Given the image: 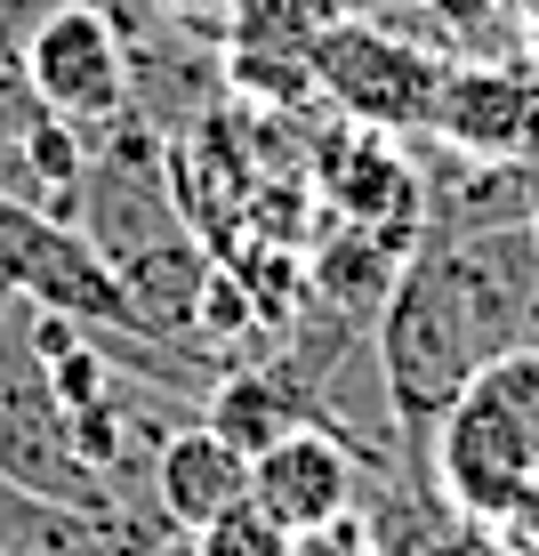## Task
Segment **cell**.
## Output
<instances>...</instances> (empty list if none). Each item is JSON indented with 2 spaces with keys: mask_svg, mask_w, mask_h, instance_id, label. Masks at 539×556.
I'll return each mask as SVG.
<instances>
[{
  "mask_svg": "<svg viewBox=\"0 0 539 556\" xmlns=\"http://www.w3.org/2000/svg\"><path fill=\"white\" fill-rule=\"evenodd\" d=\"M524 226H531V251H539V162H531V194H524Z\"/></svg>",
  "mask_w": 539,
  "mask_h": 556,
  "instance_id": "obj_15",
  "label": "cell"
},
{
  "mask_svg": "<svg viewBox=\"0 0 539 556\" xmlns=\"http://www.w3.org/2000/svg\"><path fill=\"white\" fill-rule=\"evenodd\" d=\"M491 532H499V541H508L515 556H539V476H531V492H524V501H515L508 516H499Z\"/></svg>",
  "mask_w": 539,
  "mask_h": 556,
  "instance_id": "obj_13",
  "label": "cell"
},
{
  "mask_svg": "<svg viewBox=\"0 0 539 556\" xmlns=\"http://www.w3.org/2000/svg\"><path fill=\"white\" fill-rule=\"evenodd\" d=\"M185 556H291V532L242 501V508L209 516L202 532H185Z\"/></svg>",
  "mask_w": 539,
  "mask_h": 556,
  "instance_id": "obj_11",
  "label": "cell"
},
{
  "mask_svg": "<svg viewBox=\"0 0 539 556\" xmlns=\"http://www.w3.org/2000/svg\"><path fill=\"white\" fill-rule=\"evenodd\" d=\"M355 484H362V459L346 452L331 428H291L249 459V508L274 516L291 541L355 516Z\"/></svg>",
  "mask_w": 539,
  "mask_h": 556,
  "instance_id": "obj_7",
  "label": "cell"
},
{
  "mask_svg": "<svg viewBox=\"0 0 539 556\" xmlns=\"http://www.w3.org/2000/svg\"><path fill=\"white\" fill-rule=\"evenodd\" d=\"M185 532L153 501L138 508H65L41 492L0 484V556H162Z\"/></svg>",
  "mask_w": 539,
  "mask_h": 556,
  "instance_id": "obj_6",
  "label": "cell"
},
{
  "mask_svg": "<svg viewBox=\"0 0 539 556\" xmlns=\"http://www.w3.org/2000/svg\"><path fill=\"white\" fill-rule=\"evenodd\" d=\"M145 492H153V508H162L178 532H202L209 516L249 501V459L226 444V435H209L202 419H185V428L162 444V459H153Z\"/></svg>",
  "mask_w": 539,
  "mask_h": 556,
  "instance_id": "obj_10",
  "label": "cell"
},
{
  "mask_svg": "<svg viewBox=\"0 0 539 556\" xmlns=\"http://www.w3.org/2000/svg\"><path fill=\"white\" fill-rule=\"evenodd\" d=\"M202 428L226 435L242 459H258L274 435L315 428V395H306V379L291 371V355L282 363H226L218 388L202 395Z\"/></svg>",
  "mask_w": 539,
  "mask_h": 556,
  "instance_id": "obj_9",
  "label": "cell"
},
{
  "mask_svg": "<svg viewBox=\"0 0 539 556\" xmlns=\"http://www.w3.org/2000/svg\"><path fill=\"white\" fill-rule=\"evenodd\" d=\"M427 484L459 525H499L539 476V355H499L427 435Z\"/></svg>",
  "mask_w": 539,
  "mask_h": 556,
  "instance_id": "obj_1",
  "label": "cell"
},
{
  "mask_svg": "<svg viewBox=\"0 0 539 556\" xmlns=\"http://www.w3.org/2000/svg\"><path fill=\"white\" fill-rule=\"evenodd\" d=\"M442 89V56L395 41L371 16H338L315 41V98H331L362 129H427Z\"/></svg>",
  "mask_w": 539,
  "mask_h": 556,
  "instance_id": "obj_5",
  "label": "cell"
},
{
  "mask_svg": "<svg viewBox=\"0 0 539 556\" xmlns=\"http://www.w3.org/2000/svg\"><path fill=\"white\" fill-rule=\"evenodd\" d=\"M291 556H387V548L362 532V516H338V525H322V532H298Z\"/></svg>",
  "mask_w": 539,
  "mask_h": 556,
  "instance_id": "obj_12",
  "label": "cell"
},
{
  "mask_svg": "<svg viewBox=\"0 0 539 556\" xmlns=\"http://www.w3.org/2000/svg\"><path fill=\"white\" fill-rule=\"evenodd\" d=\"M524 162H539V56H524Z\"/></svg>",
  "mask_w": 539,
  "mask_h": 556,
  "instance_id": "obj_14",
  "label": "cell"
},
{
  "mask_svg": "<svg viewBox=\"0 0 539 556\" xmlns=\"http://www.w3.org/2000/svg\"><path fill=\"white\" fill-rule=\"evenodd\" d=\"M508 9H515V16H524V0H508Z\"/></svg>",
  "mask_w": 539,
  "mask_h": 556,
  "instance_id": "obj_18",
  "label": "cell"
},
{
  "mask_svg": "<svg viewBox=\"0 0 539 556\" xmlns=\"http://www.w3.org/2000/svg\"><path fill=\"white\" fill-rule=\"evenodd\" d=\"M427 129L467 162H524V73L515 65H442Z\"/></svg>",
  "mask_w": 539,
  "mask_h": 556,
  "instance_id": "obj_8",
  "label": "cell"
},
{
  "mask_svg": "<svg viewBox=\"0 0 539 556\" xmlns=\"http://www.w3.org/2000/svg\"><path fill=\"white\" fill-rule=\"evenodd\" d=\"M371 355H378V388H387V412H395L402 452H411V459L427 452L435 419L467 395V379L491 363L484 348H475L467 315L451 306V291H442L419 258H402L395 291H387V306H378ZM419 468H427V459H419Z\"/></svg>",
  "mask_w": 539,
  "mask_h": 556,
  "instance_id": "obj_2",
  "label": "cell"
},
{
  "mask_svg": "<svg viewBox=\"0 0 539 556\" xmlns=\"http://www.w3.org/2000/svg\"><path fill=\"white\" fill-rule=\"evenodd\" d=\"M411 258L451 291V306L467 315L475 348L499 355H539V251L531 226H419Z\"/></svg>",
  "mask_w": 539,
  "mask_h": 556,
  "instance_id": "obj_3",
  "label": "cell"
},
{
  "mask_svg": "<svg viewBox=\"0 0 539 556\" xmlns=\"http://www.w3.org/2000/svg\"><path fill=\"white\" fill-rule=\"evenodd\" d=\"M16 65L41 113L98 138L129 113V16L113 0H41L16 41Z\"/></svg>",
  "mask_w": 539,
  "mask_h": 556,
  "instance_id": "obj_4",
  "label": "cell"
},
{
  "mask_svg": "<svg viewBox=\"0 0 539 556\" xmlns=\"http://www.w3.org/2000/svg\"><path fill=\"white\" fill-rule=\"evenodd\" d=\"M162 556H185V541H178V548H162Z\"/></svg>",
  "mask_w": 539,
  "mask_h": 556,
  "instance_id": "obj_17",
  "label": "cell"
},
{
  "mask_svg": "<svg viewBox=\"0 0 539 556\" xmlns=\"http://www.w3.org/2000/svg\"><path fill=\"white\" fill-rule=\"evenodd\" d=\"M9 306H16V291H9V282H0V323H9Z\"/></svg>",
  "mask_w": 539,
  "mask_h": 556,
  "instance_id": "obj_16",
  "label": "cell"
}]
</instances>
